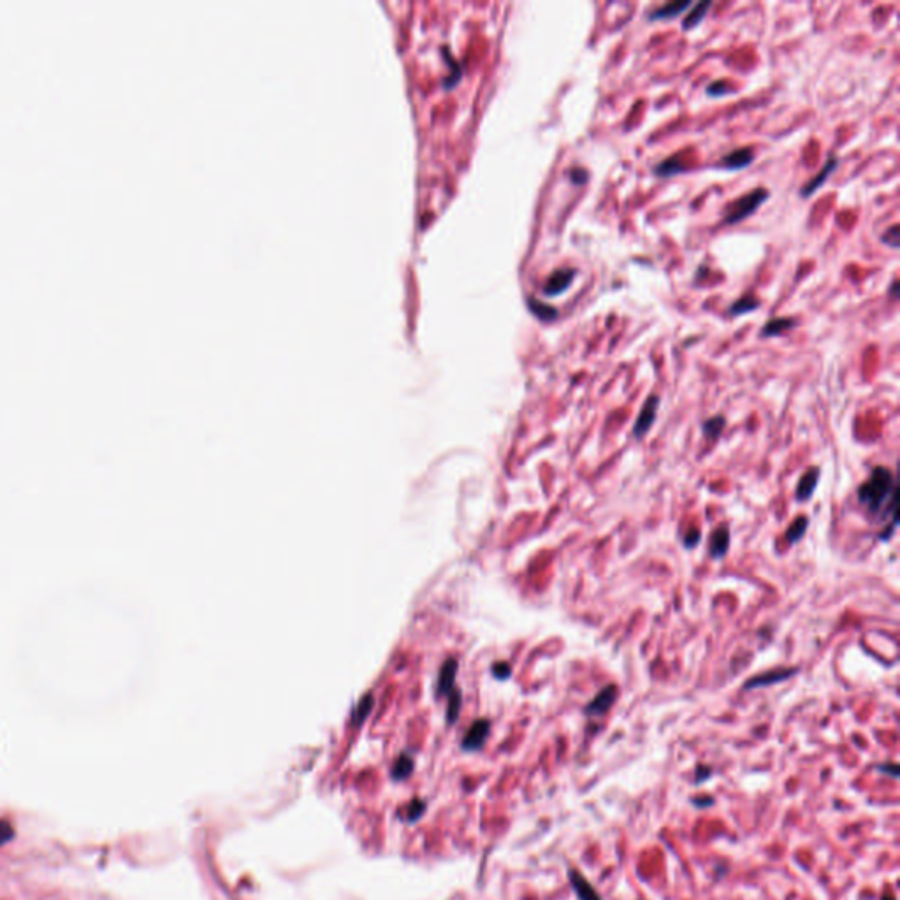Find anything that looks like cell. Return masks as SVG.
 I'll return each instance as SVG.
<instances>
[{"label":"cell","instance_id":"1","mask_svg":"<svg viewBox=\"0 0 900 900\" xmlns=\"http://www.w3.org/2000/svg\"><path fill=\"white\" fill-rule=\"evenodd\" d=\"M858 501L872 516L897 521V482L892 471L885 466L874 468L860 486Z\"/></svg>","mask_w":900,"mask_h":900},{"label":"cell","instance_id":"2","mask_svg":"<svg viewBox=\"0 0 900 900\" xmlns=\"http://www.w3.org/2000/svg\"><path fill=\"white\" fill-rule=\"evenodd\" d=\"M769 190L767 188H756V190L749 192V194L742 195L737 201H733L732 204L726 208L725 213V220L723 224L725 225H735L739 222L746 220V218L751 217L755 213L756 209L763 204V202L769 199Z\"/></svg>","mask_w":900,"mask_h":900},{"label":"cell","instance_id":"3","mask_svg":"<svg viewBox=\"0 0 900 900\" xmlns=\"http://www.w3.org/2000/svg\"><path fill=\"white\" fill-rule=\"evenodd\" d=\"M657 408H660V398H657L656 394H653V396L647 398V401L644 403L642 410H640L639 417H637L635 426H633V436H635L637 440H640V438H644L647 433H649V429L653 427L654 420H656Z\"/></svg>","mask_w":900,"mask_h":900},{"label":"cell","instance_id":"4","mask_svg":"<svg viewBox=\"0 0 900 900\" xmlns=\"http://www.w3.org/2000/svg\"><path fill=\"white\" fill-rule=\"evenodd\" d=\"M575 277H577V269L573 268L557 269V271H554V273L550 275L547 284L543 285V295H547V297H556V295L563 294V292H566L568 288L572 287Z\"/></svg>","mask_w":900,"mask_h":900},{"label":"cell","instance_id":"5","mask_svg":"<svg viewBox=\"0 0 900 900\" xmlns=\"http://www.w3.org/2000/svg\"><path fill=\"white\" fill-rule=\"evenodd\" d=\"M617 698V687L614 684H609L602 689V692L598 693L586 707H584V714L589 717H600L603 714H607L610 710V707L616 703Z\"/></svg>","mask_w":900,"mask_h":900},{"label":"cell","instance_id":"6","mask_svg":"<svg viewBox=\"0 0 900 900\" xmlns=\"http://www.w3.org/2000/svg\"><path fill=\"white\" fill-rule=\"evenodd\" d=\"M568 879H570V886H572L573 893H575L579 900H603L602 895L598 893V890L577 869H570L568 871Z\"/></svg>","mask_w":900,"mask_h":900},{"label":"cell","instance_id":"7","mask_svg":"<svg viewBox=\"0 0 900 900\" xmlns=\"http://www.w3.org/2000/svg\"><path fill=\"white\" fill-rule=\"evenodd\" d=\"M796 673H799V670H796V669H792V670H783V669L769 670V672L760 673V676H756V677H753V679L747 680L746 686H744V689H756V687H765V686H772V684H777V682H785L786 679H789V677L796 676Z\"/></svg>","mask_w":900,"mask_h":900},{"label":"cell","instance_id":"8","mask_svg":"<svg viewBox=\"0 0 900 900\" xmlns=\"http://www.w3.org/2000/svg\"><path fill=\"white\" fill-rule=\"evenodd\" d=\"M491 730V723L487 719H478L471 725V728L468 730L466 735H464L463 740V747L468 749V751H475V749H480L486 742L487 735H489Z\"/></svg>","mask_w":900,"mask_h":900},{"label":"cell","instance_id":"9","mask_svg":"<svg viewBox=\"0 0 900 900\" xmlns=\"http://www.w3.org/2000/svg\"><path fill=\"white\" fill-rule=\"evenodd\" d=\"M755 162V152L751 148H739L730 152L728 155L721 158V161L717 162V165L723 169H730V171H735V169H744L747 165H751Z\"/></svg>","mask_w":900,"mask_h":900},{"label":"cell","instance_id":"10","mask_svg":"<svg viewBox=\"0 0 900 900\" xmlns=\"http://www.w3.org/2000/svg\"><path fill=\"white\" fill-rule=\"evenodd\" d=\"M837 162H839V161H837V157H833V155H830L828 161H826V162H825V165H823V167H821V171H819L818 174L815 176V178L809 179V183H805V185H803L802 188H800V195H802V197H805V199H807V197H811V195L815 194L816 190H819V188H821L823 185H825L826 178H828V176L832 174L833 171H835Z\"/></svg>","mask_w":900,"mask_h":900},{"label":"cell","instance_id":"11","mask_svg":"<svg viewBox=\"0 0 900 900\" xmlns=\"http://www.w3.org/2000/svg\"><path fill=\"white\" fill-rule=\"evenodd\" d=\"M689 6H692V0H670V2H666V4L660 6V8H656V9H653V11L649 13V16H647V18H649L651 22H660V19H672V18H676L677 15H682V13L686 11V9H689Z\"/></svg>","mask_w":900,"mask_h":900},{"label":"cell","instance_id":"12","mask_svg":"<svg viewBox=\"0 0 900 900\" xmlns=\"http://www.w3.org/2000/svg\"><path fill=\"white\" fill-rule=\"evenodd\" d=\"M818 480H819V470L818 468H811V470L807 471V473L800 478L799 487H796V500L799 501L811 500V496L816 491V486H818Z\"/></svg>","mask_w":900,"mask_h":900},{"label":"cell","instance_id":"13","mask_svg":"<svg viewBox=\"0 0 900 900\" xmlns=\"http://www.w3.org/2000/svg\"><path fill=\"white\" fill-rule=\"evenodd\" d=\"M456 676H457V662L454 660V657H448L440 670V677H438V692L440 693L452 692Z\"/></svg>","mask_w":900,"mask_h":900},{"label":"cell","instance_id":"14","mask_svg":"<svg viewBox=\"0 0 900 900\" xmlns=\"http://www.w3.org/2000/svg\"><path fill=\"white\" fill-rule=\"evenodd\" d=\"M730 549V531L726 527H719L717 531H714L712 537H710V556L712 557H723Z\"/></svg>","mask_w":900,"mask_h":900},{"label":"cell","instance_id":"15","mask_svg":"<svg viewBox=\"0 0 900 900\" xmlns=\"http://www.w3.org/2000/svg\"><path fill=\"white\" fill-rule=\"evenodd\" d=\"M792 327H795V318H788V317L772 318V320H769L765 325H763L762 336L763 338L781 336L783 333H786V331Z\"/></svg>","mask_w":900,"mask_h":900},{"label":"cell","instance_id":"16","mask_svg":"<svg viewBox=\"0 0 900 900\" xmlns=\"http://www.w3.org/2000/svg\"><path fill=\"white\" fill-rule=\"evenodd\" d=\"M712 8V2L710 0H703V2H698V4L693 6V9L689 11V15L684 18L682 22V30H692L695 26H698L702 23V19L705 18L707 11Z\"/></svg>","mask_w":900,"mask_h":900},{"label":"cell","instance_id":"17","mask_svg":"<svg viewBox=\"0 0 900 900\" xmlns=\"http://www.w3.org/2000/svg\"><path fill=\"white\" fill-rule=\"evenodd\" d=\"M684 171H686V167H684V164L680 162V158L676 157V155H673V157H670V158H666V161L660 162V164L654 165V174L662 176V178H670V176L680 174V172H684Z\"/></svg>","mask_w":900,"mask_h":900},{"label":"cell","instance_id":"18","mask_svg":"<svg viewBox=\"0 0 900 900\" xmlns=\"http://www.w3.org/2000/svg\"><path fill=\"white\" fill-rule=\"evenodd\" d=\"M527 304H530V310L533 311V313L537 315V317L540 318V320H543V322H553V320H556L557 315H559V313H557L556 308L550 306V304L542 303V301H538V299H533V297H531L530 301H527Z\"/></svg>","mask_w":900,"mask_h":900},{"label":"cell","instance_id":"19","mask_svg":"<svg viewBox=\"0 0 900 900\" xmlns=\"http://www.w3.org/2000/svg\"><path fill=\"white\" fill-rule=\"evenodd\" d=\"M760 304H762L760 303V299L753 297V295H742V297L737 299L735 303L730 306V315L739 317V315H744V313H751V311H755Z\"/></svg>","mask_w":900,"mask_h":900},{"label":"cell","instance_id":"20","mask_svg":"<svg viewBox=\"0 0 900 900\" xmlns=\"http://www.w3.org/2000/svg\"><path fill=\"white\" fill-rule=\"evenodd\" d=\"M725 424H726L725 417H721V415H716V417L707 418L705 423H703V426H702V431H703V434H705V436L709 438V440H716V438L723 433V429H725Z\"/></svg>","mask_w":900,"mask_h":900},{"label":"cell","instance_id":"21","mask_svg":"<svg viewBox=\"0 0 900 900\" xmlns=\"http://www.w3.org/2000/svg\"><path fill=\"white\" fill-rule=\"evenodd\" d=\"M807 526H809V519L805 516H800L799 519H795V523L788 527V533H786V540H788L789 546H795L799 542L807 531Z\"/></svg>","mask_w":900,"mask_h":900},{"label":"cell","instance_id":"22","mask_svg":"<svg viewBox=\"0 0 900 900\" xmlns=\"http://www.w3.org/2000/svg\"><path fill=\"white\" fill-rule=\"evenodd\" d=\"M371 707H373V696H371V695H366V696H364L363 700H361V702H359V705L355 707V710H354V723H361V721H363L364 717H366L368 714H370Z\"/></svg>","mask_w":900,"mask_h":900},{"label":"cell","instance_id":"23","mask_svg":"<svg viewBox=\"0 0 900 900\" xmlns=\"http://www.w3.org/2000/svg\"><path fill=\"white\" fill-rule=\"evenodd\" d=\"M411 769H414V762H411L408 756H401V758L394 763L393 776L396 777V779H400V777L408 776V774L411 772Z\"/></svg>","mask_w":900,"mask_h":900},{"label":"cell","instance_id":"24","mask_svg":"<svg viewBox=\"0 0 900 900\" xmlns=\"http://www.w3.org/2000/svg\"><path fill=\"white\" fill-rule=\"evenodd\" d=\"M881 239H883V243H886L888 247L899 248V245H900V229H899V225H892L890 229H886V232H883V234H881Z\"/></svg>","mask_w":900,"mask_h":900},{"label":"cell","instance_id":"25","mask_svg":"<svg viewBox=\"0 0 900 900\" xmlns=\"http://www.w3.org/2000/svg\"><path fill=\"white\" fill-rule=\"evenodd\" d=\"M730 92H732V88L725 81H714L707 86V95H710V97H723Z\"/></svg>","mask_w":900,"mask_h":900},{"label":"cell","instance_id":"26","mask_svg":"<svg viewBox=\"0 0 900 900\" xmlns=\"http://www.w3.org/2000/svg\"><path fill=\"white\" fill-rule=\"evenodd\" d=\"M568 178L572 181L573 185H584L587 183V179H589V172L582 167H573L572 171L568 172Z\"/></svg>","mask_w":900,"mask_h":900},{"label":"cell","instance_id":"27","mask_svg":"<svg viewBox=\"0 0 900 900\" xmlns=\"http://www.w3.org/2000/svg\"><path fill=\"white\" fill-rule=\"evenodd\" d=\"M15 837V830H13L11 823L6 821V819H0V846H4L6 842H9Z\"/></svg>","mask_w":900,"mask_h":900},{"label":"cell","instance_id":"28","mask_svg":"<svg viewBox=\"0 0 900 900\" xmlns=\"http://www.w3.org/2000/svg\"><path fill=\"white\" fill-rule=\"evenodd\" d=\"M459 702H461L459 693H454V695L450 696V703H448V712H447L448 723H454V719H456L457 714H459Z\"/></svg>","mask_w":900,"mask_h":900},{"label":"cell","instance_id":"29","mask_svg":"<svg viewBox=\"0 0 900 900\" xmlns=\"http://www.w3.org/2000/svg\"><path fill=\"white\" fill-rule=\"evenodd\" d=\"M493 676L496 677V679H500V680L508 679V677L512 676V670H510V665H508V663H505V662L494 663V665H493Z\"/></svg>","mask_w":900,"mask_h":900},{"label":"cell","instance_id":"30","mask_svg":"<svg viewBox=\"0 0 900 900\" xmlns=\"http://www.w3.org/2000/svg\"><path fill=\"white\" fill-rule=\"evenodd\" d=\"M712 774H714V769H712V767H709V765H700L698 769H696V772H695V781H693V783H695V785H702L703 781H709L710 777H712Z\"/></svg>","mask_w":900,"mask_h":900},{"label":"cell","instance_id":"31","mask_svg":"<svg viewBox=\"0 0 900 900\" xmlns=\"http://www.w3.org/2000/svg\"><path fill=\"white\" fill-rule=\"evenodd\" d=\"M700 538H702V534H700L698 530H689L686 533V537H684V547L686 549H693V547L698 546Z\"/></svg>","mask_w":900,"mask_h":900},{"label":"cell","instance_id":"32","mask_svg":"<svg viewBox=\"0 0 900 900\" xmlns=\"http://www.w3.org/2000/svg\"><path fill=\"white\" fill-rule=\"evenodd\" d=\"M876 769H878L881 774H885V776L893 777V779H897L900 774L899 765H897V763H881V765H876Z\"/></svg>","mask_w":900,"mask_h":900},{"label":"cell","instance_id":"33","mask_svg":"<svg viewBox=\"0 0 900 900\" xmlns=\"http://www.w3.org/2000/svg\"><path fill=\"white\" fill-rule=\"evenodd\" d=\"M689 802L696 807V809H709V807L714 805V796H693Z\"/></svg>","mask_w":900,"mask_h":900},{"label":"cell","instance_id":"34","mask_svg":"<svg viewBox=\"0 0 900 900\" xmlns=\"http://www.w3.org/2000/svg\"><path fill=\"white\" fill-rule=\"evenodd\" d=\"M890 292H892V297H897V295H899V281H897V280L893 281L892 291H890Z\"/></svg>","mask_w":900,"mask_h":900},{"label":"cell","instance_id":"35","mask_svg":"<svg viewBox=\"0 0 900 900\" xmlns=\"http://www.w3.org/2000/svg\"><path fill=\"white\" fill-rule=\"evenodd\" d=\"M881 900H895V897H893L892 893H883Z\"/></svg>","mask_w":900,"mask_h":900}]
</instances>
